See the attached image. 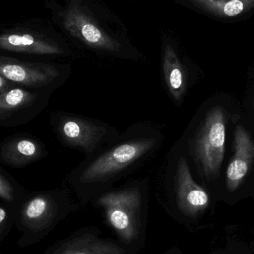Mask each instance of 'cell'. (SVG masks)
Listing matches in <instances>:
<instances>
[{"label": "cell", "mask_w": 254, "mask_h": 254, "mask_svg": "<svg viewBox=\"0 0 254 254\" xmlns=\"http://www.w3.org/2000/svg\"><path fill=\"white\" fill-rule=\"evenodd\" d=\"M36 95L22 89H10L0 93V116L28 105Z\"/></svg>", "instance_id": "cell-15"}, {"label": "cell", "mask_w": 254, "mask_h": 254, "mask_svg": "<svg viewBox=\"0 0 254 254\" xmlns=\"http://www.w3.org/2000/svg\"><path fill=\"white\" fill-rule=\"evenodd\" d=\"M206 11L219 17H234L254 7V0H191Z\"/></svg>", "instance_id": "cell-13"}, {"label": "cell", "mask_w": 254, "mask_h": 254, "mask_svg": "<svg viewBox=\"0 0 254 254\" xmlns=\"http://www.w3.org/2000/svg\"><path fill=\"white\" fill-rule=\"evenodd\" d=\"M254 159V143L244 127L234 131V155L227 170L226 186L231 192L243 183Z\"/></svg>", "instance_id": "cell-10"}, {"label": "cell", "mask_w": 254, "mask_h": 254, "mask_svg": "<svg viewBox=\"0 0 254 254\" xmlns=\"http://www.w3.org/2000/svg\"><path fill=\"white\" fill-rule=\"evenodd\" d=\"M226 139V117L221 107L206 113L193 139L188 142L189 153L207 181L217 177L223 162Z\"/></svg>", "instance_id": "cell-4"}, {"label": "cell", "mask_w": 254, "mask_h": 254, "mask_svg": "<svg viewBox=\"0 0 254 254\" xmlns=\"http://www.w3.org/2000/svg\"><path fill=\"white\" fill-rule=\"evenodd\" d=\"M38 145L28 139L13 140L3 149L4 161L14 165H22L35 159L40 155Z\"/></svg>", "instance_id": "cell-14"}, {"label": "cell", "mask_w": 254, "mask_h": 254, "mask_svg": "<svg viewBox=\"0 0 254 254\" xmlns=\"http://www.w3.org/2000/svg\"><path fill=\"white\" fill-rule=\"evenodd\" d=\"M67 31L89 47L104 52H121L122 46L118 40L101 29L92 18L78 4H71L64 17Z\"/></svg>", "instance_id": "cell-7"}, {"label": "cell", "mask_w": 254, "mask_h": 254, "mask_svg": "<svg viewBox=\"0 0 254 254\" xmlns=\"http://www.w3.org/2000/svg\"><path fill=\"white\" fill-rule=\"evenodd\" d=\"M0 75L27 86H48L59 77L60 72L49 64L26 63L0 57Z\"/></svg>", "instance_id": "cell-9"}, {"label": "cell", "mask_w": 254, "mask_h": 254, "mask_svg": "<svg viewBox=\"0 0 254 254\" xmlns=\"http://www.w3.org/2000/svg\"><path fill=\"white\" fill-rule=\"evenodd\" d=\"M0 49L35 55H61L64 50L55 42L28 31L0 34Z\"/></svg>", "instance_id": "cell-11"}, {"label": "cell", "mask_w": 254, "mask_h": 254, "mask_svg": "<svg viewBox=\"0 0 254 254\" xmlns=\"http://www.w3.org/2000/svg\"><path fill=\"white\" fill-rule=\"evenodd\" d=\"M9 88V83L7 79L4 78L2 76L0 75V93L7 90Z\"/></svg>", "instance_id": "cell-18"}, {"label": "cell", "mask_w": 254, "mask_h": 254, "mask_svg": "<svg viewBox=\"0 0 254 254\" xmlns=\"http://www.w3.org/2000/svg\"><path fill=\"white\" fill-rule=\"evenodd\" d=\"M210 254H254V245L231 236Z\"/></svg>", "instance_id": "cell-16"}, {"label": "cell", "mask_w": 254, "mask_h": 254, "mask_svg": "<svg viewBox=\"0 0 254 254\" xmlns=\"http://www.w3.org/2000/svg\"><path fill=\"white\" fill-rule=\"evenodd\" d=\"M58 131L64 143L87 156L104 149L119 134L115 127L105 122L73 114L61 116Z\"/></svg>", "instance_id": "cell-5"}, {"label": "cell", "mask_w": 254, "mask_h": 254, "mask_svg": "<svg viewBox=\"0 0 254 254\" xmlns=\"http://www.w3.org/2000/svg\"><path fill=\"white\" fill-rule=\"evenodd\" d=\"M161 254H183L182 250L178 247H172L168 250L166 251L164 253Z\"/></svg>", "instance_id": "cell-20"}, {"label": "cell", "mask_w": 254, "mask_h": 254, "mask_svg": "<svg viewBox=\"0 0 254 254\" xmlns=\"http://www.w3.org/2000/svg\"><path fill=\"white\" fill-rule=\"evenodd\" d=\"M163 79L175 104H180L188 86V71L173 46L165 45L162 57Z\"/></svg>", "instance_id": "cell-12"}, {"label": "cell", "mask_w": 254, "mask_h": 254, "mask_svg": "<svg viewBox=\"0 0 254 254\" xmlns=\"http://www.w3.org/2000/svg\"><path fill=\"white\" fill-rule=\"evenodd\" d=\"M252 106H253V109L254 110V99H253V103H252Z\"/></svg>", "instance_id": "cell-21"}, {"label": "cell", "mask_w": 254, "mask_h": 254, "mask_svg": "<svg viewBox=\"0 0 254 254\" xmlns=\"http://www.w3.org/2000/svg\"><path fill=\"white\" fill-rule=\"evenodd\" d=\"M138 249L103 238L95 228H84L58 243L50 254H137Z\"/></svg>", "instance_id": "cell-6"}, {"label": "cell", "mask_w": 254, "mask_h": 254, "mask_svg": "<svg viewBox=\"0 0 254 254\" xmlns=\"http://www.w3.org/2000/svg\"><path fill=\"white\" fill-rule=\"evenodd\" d=\"M167 170L160 202L167 213L189 231L205 227L202 221L210 206V197L205 188L194 179L184 154L175 148Z\"/></svg>", "instance_id": "cell-2"}, {"label": "cell", "mask_w": 254, "mask_h": 254, "mask_svg": "<svg viewBox=\"0 0 254 254\" xmlns=\"http://www.w3.org/2000/svg\"><path fill=\"white\" fill-rule=\"evenodd\" d=\"M148 198L146 182L138 180L113 188L93 201L104 212L119 241L140 251L146 240Z\"/></svg>", "instance_id": "cell-3"}, {"label": "cell", "mask_w": 254, "mask_h": 254, "mask_svg": "<svg viewBox=\"0 0 254 254\" xmlns=\"http://www.w3.org/2000/svg\"><path fill=\"white\" fill-rule=\"evenodd\" d=\"M6 218H7V212L4 209L0 207V230H1L2 225H4Z\"/></svg>", "instance_id": "cell-19"}, {"label": "cell", "mask_w": 254, "mask_h": 254, "mask_svg": "<svg viewBox=\"0 0 254 254\" xmlns=\"http://www.w3.org/2000/svg\"><path fill=\"white\" fill-rule=\"evenodd\" d=\"M0 198L7 201H12L13 200V188L1 176H0Z\"/></svg>", "instance_id": "cell-17"}, {"label": "cell", "mask_w": 254, "mask_h": 254, "mask_svg": "<svg viewBox=\"0 0 254 254\" xmlns=\"http://www.w3.org/2000/svg\"><path fill=\"white\" fill-rule=\"evenodd\" d=\"M78 204L69 198L58 201L50 195H39L28 201L22 209V223L32 231H41L50 228L71 212L77 210Z\"/></svg>", "instance_id": "cell-8"}, {"label": "cell", "mask_w": 254, "mask_h": 254, "mask_svg": "<svg viewBox=\"0 0 254 254\" xmlns=\"http://www.w3.org/2000/svg\"><path fill=\"white\" fill-rule=\"evenodd\" d=\"M162 133L150 125H137L87 156L71 174V183L83 204L113 189L124 175L152 156L162 145Z\"/></svg>", "instance_id": "cell-1"}]
</instances>
